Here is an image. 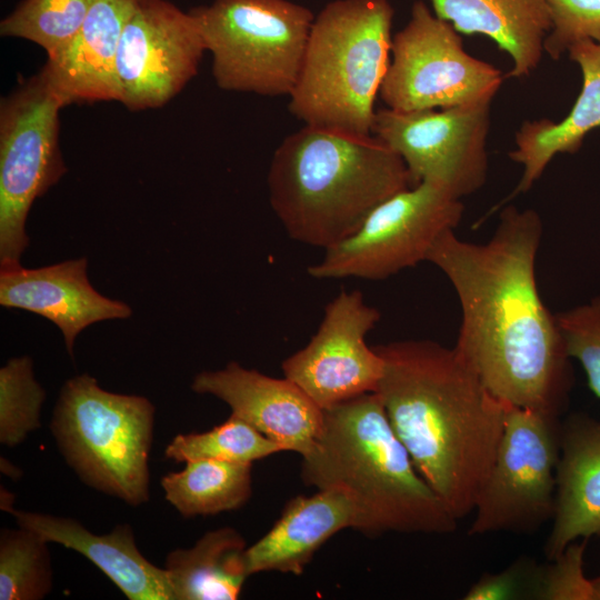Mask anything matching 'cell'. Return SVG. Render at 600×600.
I'll list each match as a JSON object with an SVG mask.
<instances>
[{"mask_svg":"<svg viewBox=\"0 0 600 600\" xmlns=\"http://www.w3.org/2000/svg\"><path fill=\"white\" fill-rule=\"evenodd\" d=\"M518 570L508 568L498 573H486L463 596L464 600L509 599L517 588Z\"/></svg>","mask_w":600,"mask_h":600,"instance_id":"obj_32","label":"cell"},{"mask_svg":"<svg viewBox=\"0 0 600 600\" xmlns=\"http://www.w3.org/2000/svg\"><path fill=\"white\" fill-rule=\"evenodd\" d=\"M559 418L509 407L488 477L474 503L470 536L529 533L552 520Z\"/></svg>","mask_w":600,"mask_h":600,"instance_id":"obj_11","label":"cell"},{"mask_svg":"<svg viewBox=\"0 0 600 600\" xmlns=\"http://www.w3.org/2000/svg\"><path fill=\"white\" fill-rule=\"evenodd\" d=\"M94 1L22 0L1 20L0 34L34 42L53 59L76 36Z\"/></svg>","mask_w":600,"mask_h":600,"instance_id":"obj_25","label":"cell"},{"mask_svg":"<svg viewBox=\"0 0 600 600\" xmlns=\"http://www.w3.org/2000/svg\"><path fill=\"white\" fill-rule=\"evenodd\" d=\"M592 583L594 586V589L597 591V594H598V598L600 600V576L599 577H596V578H592Z\"/></svg>","mask_w":600,"mask_h":600,"instance_id":"obj_33","label":"cell"},{"mask_svg":"<svg viewBox=\"0 0 600 600\" xmlns=\"http://www.w3.org/2000/svg\"><path fill=\"white\" fill-rule=\"evenodd\" d=\"M491 101L408 112L380 109L371 134L403 160L412 184L433 182L462 199L487 180Z\"/></svg>","mask_w":600,"mask_h":600,"instance_id":"obj_12","label":"cell"},{"mask_svg":"<svg viewBox=\"0 0 600 600\" xmlns=\"http://www.w3.org/2000/svg\"><path fill=\"white\" fill-rule=\"evenodd\" d=\"M552 28L544 51L559 59L580 40L600 41V0H547Z\"/></svg>","mask_w":600,"mask_h":600,"instance_id":"obj_30","label":"cell"},{"mask_svg":"<svg viewBox=\"0 0 600 600\" xmlns=\"http://www.w3.org/2000/svg\"><path fill=\"white\" fill-rule=\"evenodd\" d=\"M191 389L226 402L231 414L248 422L283 451L303 457L322 430L323 410L286 377H269L232 361L223 369L199 372Z\"/></svg>","mask_w":600,"mask_h":600,"instance_id":"obj_15","label":"cell"},{"mask_svg":"<svg viewBox=\"0 0 600 600\" xmlns=\"http://www.w3.org/2000/svg\"><path fill=\"white\" fill-rule=\"evenodd\" d=\"M380 311L359 290H341L324 308L317 332L283 360L287 379L298 384L322 410L376 392L383 359L366 342Z\"/></svg>","mask_w":600,"mask_h":600,"instance_id":"obj_14","label":"cell"},{"mask_svg":"<svg viewBox=\"0 0 600 600\" xmlns=\"http://www.w3.org/2000/svg\"><path fill=\"white\" fill-rule=\"evenodd\" d=\"M434 14L463 34H483L512 60L510 77L529 76L552 28L547 0H431Z\"/></svg>","mask_w":600,"mask_h":600,"instance_id":"obj_22","label":"cell"},{"mask_svg":"<svg viewBox=\"0 0 600 600\" xmlns=\"http://www.w3.org/2000/svg\"><path fill=\"white\" fill-rule=\"evenodd\" d=\"M66 107L41 72L0 103V270L21 266L28 213L67 172L59 148Z\"/></svg>","mask_w":600,"mask_h":600,"instance_id":"obj_8","label":"cell"},{"mask_svg":"<svg viewBox=\"0 0 600 600\" xmlns=\"http://www.w3.org/2000/svg\"><path fill=\"white\" fill-rule=\"evenodd\" d=\"M388 420L430 488L458 521L472 513L509 408L457 350L432 340L373 346Z\"/></svg>","mask_w":600,"mask_h":600,"instance_id":"obj_2","label":"cell"},{"mask_svg":"<svg viewBox=\"0 0 600 600\" xmlns=\"http://www.w3.org/2000/svg\"><path fill=\"white\" fill-rule=\"evenodd\" d=\"M411 186L403 160L374 136L312 126L284 138L268 173L269 201L288 236L324 250Z\"/></svg>","mask_w":600,"mask_h":600,"instance_id":"obj_4","label":"cell"},{"mask_svg":"<svg viewBox=\"0 0 600 600\" xmlns=\"http://www.w3.org/2000/svg\"><path fill=\"white\" fill-rule=\"evenodd\" d=\"M388 0H333L314 17L289 110L306 126L371 134L391 53Z\"/></svg>","mask_w":600,"mask_h":600,"instance_id":"obj_5","label":"cell"},{"mask_svg":"<svg viewBox=\"0 0 600 600\" xmlns=\"http://www.w3.org/2000/svg\"><path fill=\"white\" fill-rule=\"evenodd\" d=\"M143 0H96L70 43L41 73L71 103L119 101L116 61L130 17Z\"/></svg>","mask_w":600,"mask_h":600,"instance_id":"obj_17","label":"cell"},{"mask_svg":"<svg viewBox=\"0 0 600 600\" xmlns=\"http://www.w3.org/2000/svg\"><path fill=\"white\" fill-rule=\"evenodd\" d=\"M46 392L36 380L29 356L10 359L0 369V442L20 444L41 427L40 416Z\"/></svg>","mask_w":600,"mask_h":600,"instance_id":"obj_28","label":"cell"},{"mask_svg":"<svg viewBox=\"0 0 600 600\" xmlns=\"http://www.w3.org/2000/svg\"><path fill=\"white\" fill-rule=\"evenodd\" d=\"M207 47L197 19L168 0H143L124 26L116 61L119 102L159 108L197 74Z\"/></svg>","mask_w":600,"mask_h":600,"instance_id":"obj_13","label":"cell"},{"mask_svg":"<svg viewBox=\"0 0 600 600\" xmlns=\"http://www.w3.org/2000/svg\"><path fill=\"white\" fill-rule=\"evenodd\" d=\"M84 257L36 269L0 270V304L39 314L62 332L69 356L78 334L92 323L128 319L132 309L99 293L90 283Z\"/></svg>","mask_w":600,"mask_h":600,"instance_id":"obj_16","label":"cell"},{"mask_svg":"<svg viewBox=\"0 0 600 600\" xmlns=\"http://www.w3.org/2000/svg\"><path fill=\"white\" fill-rule=\"evenodd\" d=\"M247 546L233 528L204 533L193 547L176 549L166 560L174 600H234L249 577Z\"/></svg>","mask_w":600,"mask_h":600,"instance_id":"obj_23","label":"cell"},{"mask_svg":"<svg viewBox=\"0 0 600 600\" xmlns=\"http://www.w3.org/2000/svg\"><path fill=\"white\" fill-rule=\"evenodd\" d=\"M582 72V88L568 116L559 122L549 119L524 121L516 133V150L509 153L521 164L522 174L514 190L503 200L527 192L558 153H576L584 137L600 127V41L580 40L567 51Z\"/></svg>","mask_w":600,"mask_h":600,"instance_id":"obj_21","label":"cell"},{"mask_svg":"<svg viewBox=\"0 0 600 600\" xmlns=\"http://www.w3.org/2000/svg\"><path fill=\"white\" fill-rule=\"evenodd\" d=\"M301 479L318 490L343 491L357 511L356 530L449 534L458 520L416 469L377 392L323 410V426L302 457Z\"/></svg>","mask_w":600,"mask_h":600,"instance_id":"obj_3","label":"cell"},{"mask_svg":"<svg viewBox=\"0 0 600 600\" xmlns=\"http://www.w3.org/2000/svg\"><path fill=\"white\" fill-rule=\"evenodd\" d=\"M551 521L544 546L549 560L576 540L600 536V420L587 413L560 422Z\"/></svg>","mask_w":600,"mask_h":600,"instance_id":"obj_18","label":"cell"},{"mask_svg":"<svg viewBox=\"0 0 600 600\" xmlns=\"http://www.w3.org/2000/svg\"><path fill=\"white\" fill-rule=\"evenodd\" d=\"M48 543L22 527L1 530V600H40L51 591L52 569Z\"/></svg>","mask_w":600,"mask_h":600,"instance_id":"obj_27","label":"cell"},{"mask_svg":"<svg viewBox=\"0 0 600 600\" xmlns=\"http://www.w3.org/2000/svg\"><path fill=\"white\" fill-rule=\"evenodd\" d=\"M502 81L498 68L470 56L452 24L418 0L392 37L379 94L396 111L446 109L493 99Z\"/></svg>","mask_w":600,"mask_h":600,"instance_id":"obj_10","label":"cell"},{"mask_svg":"<svg viewBox=\"0 0 600 600\" xmlns=\"http://www.w3.org/2000/svg\"><path fill=\"white\" fill-rule=\"evenodd\" d=\"M461 199L428 181L391 196L348 238L308 268L316 279L382 280L427 261L436 241L462 221Z\"/></svg>","mask_w":600,"mask_h":600,"instance_id":"obj_9","label":"cell"},{"mask_svg":"<svg viewBox=\"0 0 600 600\" xmlns=\"http://www.w3.org/2000/svg\"><path fill=\"white\" fill-rule=\"evenodd\" d=\"M190 11L219 88L291 94L316 17L309 8L289 0H214Z\"/></svg>","mask_w":600,"mask_h":600,"instance_id":"obj_7","label":"cell"},{"mask_svg":"<svg viewBox=\"0 0 600 600\" xmlns=\"http://www.w3.org/2000/svg\"><path fill=\"white\" fill-rule=\"evenodd\" d=\"M19 527L72 549L100 569L129 600H174L167 570L146 559L129 524L96 534L72 518L12 509Z\"/></svg>","mask_w":600,"mask_h":600,"instance_id":"obj_19","label":"cell"},{"mask_svg":"<svg viewBox=\"0 0 600 600\" xmlns=\"http://www.w3.org/2000/svg\"><path fill=\"white\" fill-rule=\"evenodd\" d=\"M252 463L201 459L161 479L164 498L184 518L214 516L244 506L252 493Z\"/></svg>","mask_w":600,"mask_h":600,"instance_id":"obj_24","label":"cell"},{"mask_svg":"<svg viewBox=\"0 0 600 600\" xmlns=\"http://www.w3.org/2000/svg\"><path fill=\"white\" fill-rule=\"evenodd\" d=\"M556 318L568 356L579 361L589 389L600 399V294Z\"/></svg>","mask_w":600,"mask_h":600,"instance_id":"obj_29","label":"cell"},{"mask_svg":"<svg viewBox=\"0 0 600 600\" xmlns=\"http://www.w3.org/2000/svg\"><path fill=\"white\" fill-rule=\"evenodd\" d=\"M543 224L533 209L504 207L487 242L443 233L427 261L453 287L461 309L454 349L487 389L509 407L559 418L573 383L556 314L537 286Z\"/></svg>","mask_w":600,"mask_h":600,"instance_id":"obj_1","label":"cell"},{"mask_svg":"<svg viewBox=\"0 0 600 600\" xmlns=\"http://www.w3.org/2000/svg\"><path fill=\"white\" fill-rule=\"evenodd\" d=\"M282 451L279 444L244 420L231 414L228 420L209 431L177 434L167 446L164 456L176 462L210 459L253 463Z\"/></svg>","mask_w":600,"mask_h":600,"instance_id":"obj_26","label":"cell"},{"mask_svg":"<svg viewBox=\"0 0 600 600\" xmlns=\"http://www.w3.org/2000/svg\"><path fill=\"white\" fill-rule=\"evenodd\" d=\"M588 539L571 542L541 573L537 596L543 600H599L592 579L584 574Z\"/></svg>","mask_w":600,"mask_h":600,"instance_id":"obj_31","label":"cell"},{"mask_svg":"<svg viewBox=\"0 0 600 600\" xmlns=\"http://www.w3.org/2000/svg\"><path fill=\"white\" fill-rule=\"evenodd\" d=\"M357 527V511L338 489L297 496L271 529L244 552L249 576L276 571L300 576L317 551L339 531Z\"/></svg>","mask_w":600,"mask_h":600,"instance_id":"obj_20","label":"cell"},{"mask_svg":"<svg viewBox=\"0 0 600 600\" xmlns=\"http://www.w3.org/2000/svg\"><path fill=\"white\" fill-rule=\"evenodd\" d=\"M154 412L146 397L107 391L82 373L62 386L51 431L84 483L138 507L149 500Z\"/></svg>","mask_w":600,"mask_h":600,"instance_id":"obj_6","label":"cell"}]
</instances>
